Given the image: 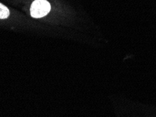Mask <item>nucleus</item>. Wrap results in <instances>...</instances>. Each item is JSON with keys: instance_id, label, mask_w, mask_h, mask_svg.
<instances>
[{"instance_id": "2", "label": "nucleus", "mask_w": 156, "mask_h": 117, "mask_svg": "<svg viewBox=\"0 0 156 117\" xmlns=\"http://www.w3.org/2000/svg\"><path fill=\"white\" fill-rule=\"evenodd\" d=\"M9 15V9L0 3V19H5Z\"/></svg>"}, {"instance_id": "1", "label": "nucleus", "mask_w": 156, "mask_h": 117, "mask_svg": "<svg viewBox=\"0 0 156 117\" xmlns=\"http://www.w3.org/2000/svg\"><path fill=\"white\" fill-rule=\"evenodd\" d=\"M51 10V6L47 0H35L30 7V14L33 18L45 16Z\"/></svg>"}]
</instances>
